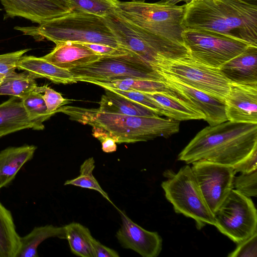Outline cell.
I'll return each mask as SVG.
<instances>
[{"instance_id":"8","label":"cell","mask_w":257,"mask_h":257,"mask_svg":"<svg viewBox=\"0 0 257 257\" xmlns=\"http://www.w3.org/2000/svg\"><path fill=\"white\" fill-rule=\"evenodd\" d=\"M164 174L166 179L161 186L175 212L194 219L198 229L207 224L215 226L214 214L206 202L191 167L186 165L177 173L167 170Z\"/></svg>"},{"instance_id":"11","label":"cell","mask_w":257,"mask_h":257,"mask_svg":"<svg viewBox=\"0 0 257 257\" xmlns=\"http://www.w3.org/2000/svg\"><path fill=\"white\" fill-rule=\"evenodd\" d=\"M215 227L236 243L257 232V213L250 197L232 189L214 213Z\"/></svg>"},{"instance_id":"21","label":"cell","mask_w":257,"mask_h":257,"mask_svg":"<svg viewBox=\"0 0 257 257\" xmlns=\"http://www.w3.org/2000/svg\"><path fill=\"white\" fill-rule=\"evenodd\" d=\"M17 68L29 72L36 78H45L56 83H76L69 70L58 67L42 57L23 56Z\"/></svg>"},{"instance_id":"25","label":"cell","mask_w":257,"mask_h":257,"mask_svg":"<svg viewBox=\"0 0 257 257\" xmlns=\"http://www.w3.org/2000/svg\"><path fill=\"white\" fill-rule=\"evenodd\" d=\"M20 237L11 212L0 201V257H16L21 245Z\"/></svg>"},{"instance_id":"10","label":"cell","mask_w":257,"mask_h":257,"mask_svg":"<svg viewBox=\"0 0 257 257\" xmlns=\"http://www.w3.org/2000/svg\"><path fill=\"white\" fill-rule=\"evenodd\" d=\"M182 37L191 58L218 69L250 45L218 33L205 30L186 29Z\"/></svg>"},{"instance_id":"5","label":"cell","mask_w":257,"mask_h":257,"mask_svg":"<svg viewBox=\"0 0 257 257\" xmlns=\"http://www.w3.org/2000/svg\"><path fill=\"white\" fill-rule=\"evenodd\" d=\"M119 45L138 55L152 66L163 59L190 57L187 47L150 33L119 17L114 12L103 18Z\"/></svg>"},{"instance_id":"33","label":"cell","mask_w":257,"mask_h":257,"mask_svg":"<svg viewBox=\"0 0 257 257\" xmlns=\"http://www.w3.org/2000/svg\"><path fill=\"white\" fill-rule=\"evenodd\" d=\"M233 189L247 197H256L257 171L246 174L241 173L240 175L235 176Z\"/></svg>"},{"instance_id":"24","label":"cell","mask_w":257,"mask_h":257,"mask_svg":"<svg viewBox=\"0 0 257 257\" xmlns=\"http://www.w3.org/2000/svg\"><path fill=\"white\" fill-rule=\"evenodd\" d=\"M50 237L65 239L64 226L50 224L35 227L28 234L21 236V245L16 257H38L39 245Z\"/></svg>"},{"instance_id":"4","label":"cell","mask_w":257,"mask_h":257,"mask_svg":"<svg viewBox=\"0 0 257 257\" xmlns=\"http://www.w3.org/2000/svg\"><path fill=\"white\" fill-rule=\"evenodd\" d=\"M16 29L35 39L46 38L55 44L69 41L120 47L103 18L82 12L72 11L38 27Z\"/></svg>"},{"instance_id":"26","label":"cell","mask_w":257,"mask_h":257,"mask_svg":"<svg viewBox=\"0 0 257 257\" xmlns=\"http://www.w3.org/2000/svg\"><path fill=\"white\" fill-rule=\"evenodd\" d=\"M89 83L101 86L122 91H135L143 93L169 92L171 91L161 81L136 78H124L110 81H92Z\"/></svg>"},{"instance_id":"9","label":"cell","mask_w":257,"mask_h":257,"mask_svg":"<svg viewBox=\"0 0 257 257\" xmlns=\"http://www.w3.org/2000/svg\"><path fill=\"white\" fill-rule=\"evenodd\" d=\"M156 71L166 73L182 83L224 100L229 81L218 68L194 61L190 57L160 60L152 65Z\"/></svg>"},{"instance_id":"35","label":"cell","mask_w":257,"mask_h":257,"mask_svg":"<svg viewBox=\"0 0 257 257\" xmlns=\"http://www.w3.org/2000/svg\"><path fill=\"white\" fill-rule=\"evenodd\" d=\"M29 50L26 49L1 54L0 74L5 77L14 73L20 60Z\"/></svg>"},{"instance_id":"38","label":"cell","mask_w":257,"mask_h":257,"mask_svg":"<svg viewBox=\"0 0 257 257\" xmlns=\"http://www.w3.org/2000/svg\"><path fill=\"white\" fill-rule=\"evenodd\" d=\"M257 151L234 169L236 173L246 174L252 172L257 169Z\"/></svg>"},{"instance_id":"45","label":"cell","mask_w":257,"mask_h":257,"mask_svg":"<svg viewBox=\"0 0 257 257\" xmlns=\"http://www.w3.org/2000/svg\"><path fill=\"white\" fill-rule=\"evenodd\" d=\"M3 136L2 134H0V138H2Z\"/></svg>"},{"instance_id":"2","label":"cell","mask_w":257,"mask_h":257,"mask_svg":"<svg viewBox=\"0 0 257 257\" xmlns=\"http://www.w3.org/2000/svg\"><path fill=\"white\" fill-rule=\"evenodd\" d=\"M183 24L257 46V0H191L185 5Z\"/></svg>"},{"instance_id":"15","label":"cell","mask_w":257,"mask_h":257,"mask_svg":"<svg viewBox=\"0 0 257 257\" xmlns=\"http://www.w3.org/2000/svg\"><path fill=\"white\" fill-rule=\"evenodd\" d=\"M224 103L227 120L257 123V85L230 83Z\"/></svg>"},{"instance_id":"20","label":"cell","mask_w":257,"mask_h":257,"mask_svg":"<svg viewBox=\"0 0 257 257\" xmlns=\"http://www.w3.org/2000/svg\"><path fill=\"white\" fill-rule=\"evenodd\" d=\"M34 127L22 99L13 96L0 104V134L4 136Z\"/></svg>"},{"instance_id":"43","label":"cell","mask_w":257,"mask_h":257,"mask_svg":"<svg viewBox=\"0 0 257 257\" xmlns=\"http://www.w3.org/2000/svg\"><path fill=\"white\" fill-rule=\"evenodd\" d=\"M4 76L0 74V78H4Z\"/></svg>"},{"instance_id":"19","label":"cell","mask_w":257,"mask_h":257,"mask_svg":"<svg viewBox=\"0 0 257 257\" xmlns=\"http://www.w3.org/2000/svg\"><path fill=\"white\" fill-rule=\"evenodd\" d=\"M36 149L34 145H25L0 152V189L10 185L22 167L33 158Z\"/></svg>"},{"instance_id":"27","label":"cell","mask_w":257,"mask_h":257,"mask_svg":"<svg viewBox=\"0 0 257 257\" xmlns=\"http://www.w3.org/2000/svg\"><path fill=\"white\" fill-rule=\"evenodd\" d=\"M64 227L65 239L72 253L81 257H94L91 244L93 236L89 229L75 222L65 225Z\"/></svg>"},{"instance_id":"1","label":"cell","mask_w":257,"mask_h":257,"mask_svg":"<svg viewBox=\"0 0 257 257\" xmlns=\"http://www.w3.org/2000/svg\"><path fill=\"white\" fill-rule=\"evenodd\" d=\"M256 151L257 123L227 120L199 132L178 160L187 164L205 160L234 169Z\"/></svg>"},{"instance_id":"18","label":"cell","mask_w":257,"mask_h":257,"mask_svg":"<svg viewBox=\"0 0 257 257\" xmlns=\"http://www.w3.org/2000/svg\"><path fill=\"white\" fill-rule=\"evenodd\" d=\"M219 69L230 83L257 85V46H248Z\"/></svg>"},{"instance_id":"40","label":"cell","mask_w":257,"mask_h":257,"mask_svg":"<svg viewBox=\"0 0 257 257\" xmlns=\"http://www.w3.org/2000/svg\"><path fill=\"white\" fill-rule=\"evenodd\" d=\"M99 141L101 143L102 150L104 152L109 153L116 150V143L113 139L106 137Z\"/></svg>"},{"instance_id":"34","label":"cell","mask_w":257,"mask_h":257,"mask_svg":"<svg viewBox=\"0 0 257 257\" xmlns=\"http://www.w3.org/2000/svg\"><path fill=\"white\" fill-rule=\"evenodd\" d=\"M106 89H110L120 95L124 96L151 109L158 115H163V110L159 104L155 100L148 96L146 93L135 91H122L111 88Z\"/></svg>"},{"instance_id":"13","label":"cell","mask_w":257,"mask_h":257,"mask_svg":"<svg viewBox=\"0 0 257 257\" xmlns=\"http://www.w3.org/2000/svg\"><path fill=\"white\" fill-rule=\"evenodd\" d=\"M156 71L161 77L160 81L176 96L202 112L209 125L227 120L224 100L187 85L166 73Z\"/></svg>"},{"instance_id":"14","label":"cell","mask_w":257,"mask_h":257,"mask_svg":"<svg viewBox=\"0 0 257 257\" xmlns=\"http://www.w3.org/2000/svg\"><path fill=\"white\" fill-rule=\"evenodd\" d=\"M121 224L116 237L121 246L132 249L143 257H157L162 249V238L157 232L147 230L118 209Z\"/></svg>"},{"instance_id":"23","label":"cell","mask_w":257,"mask_h":257,"mask_svg":"<svg viewBox=\"0 0 257 257\" xmlns=\"http://www.w3.org/2000/svg\"><path fill=\"white\" fill-rule=\"evenodd\" d=\"M105 92L99 102L98 111L107 113L144 117L159 116L151 109L116 92L104 88Z\"/></svg>"},{"instance_id":"31","label":"cell","mask_w":257,"mask_h":257,"mask_svg":"<svg viewBox=\"0 0 257 257\" xmlns=\"http://www.w3.org/2000/svg\"><path fill=\"white\" fill-rule=\"evenodd\" d=\"M72 11L104 18L115 12L117 0H68Z\"/></svg>"},{"instance_id":"16","label":"cell","mask_w":257,"mask_h":257,"mask_svg":"<svg viewBox=\"0 0 257 257\" xmlns=\"http://www.w3.org/2000/svg\"><path fill=\"white\" fill-rule=\"evenodd\" d=\"M7 17H20L41 24L71 11L50 0H0Z\"/></svg>"},{"instance_id":"28","label":"cell","mask_w":257,"mask_h":257,"mask_svg":"<svg viewBox=\"0 0 257 257\" xmlns=\"http://www.w3.org/2000/svg\"><path fill=\"white\" fill-rule=\"evenodd\" d=\"M36 78L27 71L14 73L3 78L0 84V95H11L21 99L37 88Z\"/></svg>"},{"instance_id":"44","label":"cell","mask_w":257,"mask_h":257,"mask_svg":"<svg viewBox=\"0 0 257 257\" xmlns=\"http://www.w3.org/2000/svg\"><path fill=\"white\" fill-rule=\"evenodd\" d=\"M3 79V78H0V84L2 82Z\"/></svg>"},{"instance_id":"41","label":"cell","mask_w":257,"mask_h":257,"mask_svg":"<svg viewBox=\"0 0 257 257\" xmlns=\"http://www.w3.org/2000/svg\"><path fill=\"white\" fill-rule=\"evenodd\" d=\"M146 0H132L133 2H145ZM191 0H162L160 2L163 4H170V5H176V4L184 2L186 4H188Z\"/></svg>"},{"instance_id":"12","label":"cell","mask_w":257,"mask_h":257,"mask_svg":"<svg viewBox=\"0 0 257 257\" xmlns=\"http://www.w3.org/2000/svg\"><path fill=\"white\" fill-rule=\"evenodd\" d=\"M192 164V170L202 195L214 214L233 189L236 172L233 167L205 160Z\"/></svg>"},{"instance_id":"37","label":"cell","mask_w":257,"mask_h":257,"mask_svg":"<svg viewBox=\"0 0 257 257\" xmlns=\"http://www.w3.org/2000/svg\"><path fill=\"white\" fill-rule=\"evenodd\" d=\"M91 244L94 257H119L118 253L115 250L109 248L95 239H91Z\"/></svg>"},{"instance_id":"3","label":"cell","mask_w":257,"mask_h":257,"mask_svg":"<svg viewBox=\"0 0 257 257\" xmlns=\"http://www.w3.org/2000/svg\"><path fill=\"white\" fill-rule=\"evenodd\" d=\"M58 112L71 119L92 127L98 140L108 137L116 143L144 142L158 137L168 138L179 131V121L159 117H144L100 112L97 108L62 106Z\"/></svg>"},{"instance_id":"29","label":"cell","mask_w":257,"mask_h":257,"mask_svg":"<svg viewBox=\"0 0 257 257\" xmlns=\"http://www.w3.org/2000/svg\"><path fill=\"white\" fill-rule=\"evenodd\" d=\"M28 116L33 122L35 130H43V122L53 115L47 111L46 103L41 94L36 89L22 99Z\"/></svg>"},{"instance_id":"6","label":"cell","mask_w":257,"mask_h":257,"mask_svg":"<svg viewBox=\"0 0 257 257\" xmlns=\"http://www.w3.org/2000/svg\"><path fill=\"white\" fill-rule=\"evenodd\" d=\"M185 5L118 1L115 13L150 33L184 45L182 34Z\"/></svg>"},{"instance_id":"39","label":"cell","mask_w":257,"mask_h":257,"mask_svg":"<svg viewBox=\"0 0 257 257\" xmlns=\"http://www.w3.org/2000/svg\"><path fill=\"white\" fill-rule=\"evenodd\" d=\"M83 45L91 49L92 51L101 56L110 55L114 53L119 48H113L110 46L93 43H82ZM120 48V47H119Z\"/></svg>"},{"instance_id":"7","label":"cell","mask_w":257,"mask_h":257,"mask_svg":"<svg viewBox=\"0 0 257 257\" xmlns=\"http://www.w3.org/2000/svg\"><path fill=\"white\" fill-rule=\"evenodd\" d=\"M76 82L105 81L124 78L160 80L153 67L138 55L123 47L113 54L69 70Z\"/></svg>"},{"instance_id":"42","label":"cell","mask_w":257,"mask_h":257,"mask_svg":"<svg viewBox=\"0 0 257 257\" xmlns=\"http://www.w3.org/2000/svg\"><path fill=\"white\" fill-rule=\"evenodd\" d=\"M55 4L64 8L65 9L72 11V10L70 7V4L68 0H50Z\"/></svg>"},{"instance_id":"30","label":"cell","mask_w":257,"mask_h":257,"mask_svg":"<svg viewBox=\"0 0 257 257\" xmlns=\"http://www.w3.org/2000/svg\"><path fill=\"white\" fill-rule=\"evenodd\" d=\"M95 166V161L93 157L87 159L80 166L79 175L74 179L66 180L64 185H73L95 190L99 193L102 197L109 202L113 204L107 193L101 187L93 175Z\"/></svg>"},{"instance_id":"36","label":"cell","mask_w":257,"mask_h":257,"mask_svg":"<svg viewBox=\"0 0 257 257\" xmlns=\"http://www.w3.org/2000/svg\"><path fill=\"white\" fill-rule=\"evenodd\" d=\"M235 249L230 252L229 257H256L257 232L246 239L237 243Z\"/></svg>"},{"instance_id":"32","label":"cell","mask_w":257,"mask_h":257,"mask_svg":"<svg viewBox=\"0 0 257 257\" xmlns=\"http://www.w3.org/2000/svg\"><path fill=\"white\" fill-rule=\"evenodd\" d=\"M36 90L41 94L48 112L52 115L57 112L60 107L70 103V100L64 98L61 93L47 85L37 86Z\"/></svg>"},{"instance_id":"22","label":"cell","mask_w":257,"mask_h":257,"mask_svg":"<svg viewBox=\"0 0 257 257\" xmlns=\"http://www.w3.org/2000/svg\"><path fill=\"white\" fill-rule=\"evenodd\" d=\"M146 93L159 104L163 110V115L169 118L178 121L205 119L202 112L171 91Z\"/></svg>"},{"instance_id":"17","label":"cell","mask_w":257,"mask_h":257,"mask_svg":"<svg viewBox=\"0 0 257 257\" xmlns=\"http://www.w3.org/2000/svg\"><path fill=\"white\" fill-rule=\"evenodd\" d=\"M101 56L82 43L67 41L56 43L51 52L42 57L58 67L69 70L95 61Z\"/></svg>"}]
</instances>
